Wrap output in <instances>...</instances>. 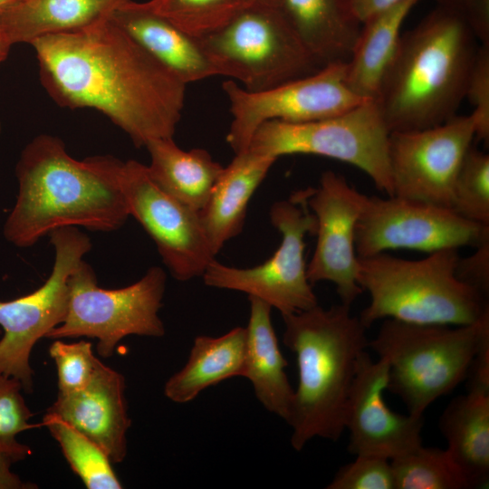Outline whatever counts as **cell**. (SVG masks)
Instances as JSON below:
<instances>
[{"instance_id": "cell-1", "label": "cell", "mask_w": 489, "mask_h": 489, "mask_svg": "<svg viewBox=\"0 0 489 489\" xmlns=\"http://www.w3.org/2000/svg\"><path fill=\"white\" fill-rule=\"evenodd\" d=\"M30 44L42 85L59 106L99 110L138 148L173 138L187 84L110 16Z\"/></svg>"}, {"instance_id": "cell-2", "label": "cell", "mask_w": 489, "mask_h": 489, "mask_svg": "<svg viewBox=\"0 0 489 489\" xmlns=\"http://www.w3.org/2000/svg\"><path fill=\"white\" fill-rule=\"evenodd\" d=\"M123 161L112 156L72 158L55 136H36L16 164L18 193L4 226L14 246L34 245L58 228L120 229L129 216L120 173Z\"/></svg>"}, {"instance_id": "cell-3", "label": "cell", "mask_w": 489, "mask_h": 489, "mask_svg": "<svg viewBox=\"0 0 489 489\" xmlns=\"http://www.w3.org/2000/svg\"><path fill=\"white\" fill-rule=\"evenodd\" d=\"M479 44L464 20L440 6L402 34L374 100L389 132L455 116Z\"/></svg>"}, {"instance_id": "cell-4", "label": "cell", "mask_w": 489, "mask_h": 489, "mask_svg": "<svg viewBox=\"0 0 489 489\" xmlns=\"http://www.w3.org/2000/svg\"><path fill=\"white\" fill-rule=\"evenodd\" d=\"M282 317L283 343L295 354L298 367L286 421L292 430L291 445L301 451L315 437L337 441L345 430V408L358 361L368 348L367 328L341 302Z\"/></svg>"}, {"instance_id": "cell-5", "label": "cell", "mask_w": 489, "mask_h": 489, "mask_svg": "<svg viewBox=\"0 0 489 489\" xmlns=\"http://www.w3.org/2000/svg\"><path fill=\"white\" fill-rule=\"evenodd\" d=\"M458 249L407 260L386 252L359 257L358 283L369 294L359 318L368 329L379 320L468 325L489 315L486 297L455 275Z\"/></svg>"}, {"instance_id": "cell-6", "label": "cell", "mask_w": 489, "mask_h": 489, "mask_svg": "<svg viewBox=\"0 0 489 489\" xmlns=\"http://www.w3.org/2000/svg\"><path fill=\"white\" fill-rule=\"evenodd\" d=\"M489 339V315L468 325L419 324L385 319L368 348L388 364L387 390L408 414L430 405L467 379L481 344Z\"/></svg>"}, {"instance_id": "cell-7", "label": "cell", "mask_w": 489, "mask_h": 489, "mask_svg": "<svg viewBox=\"0 0 489 489\" xmlns=\"http://www.w3.org/2000/svg\"><path fill=\"white\" fill-rule=\"evenodd\" d=\"M199 40L218 76L239 82L250 91H265L323 67L278 5L253 2Z\"/></svg>"}, {"instance_id": "cell-8", "label": "cell", "mask_w": 489, "mask_h": 489, "mask_svg": "<svg viewBox=\"0 0 489 489\" xmlns=\"http://www.w3.org/2000/svg\"><path fill=\"white\" fill-rule=\"evenodd\" d=\"M166 283L164 270L152 266L129 286L103 289L92 267L82 259L68 278L65 319L45 338H95L99 355L109 358L126 336L162 337L166 331L158 312Z\"/></svg>"}, {"instance_id": "cell-9", "label": "cell", "mask_w": 489, "mask_h": 489, "mask_svg": "<svg viewBox=\"0 0 489 489\" xmlns=\"http://www.w3.org/2000/svg\"><path fill=\"white\" fill-rule=\"evenodd\" d=\"M388 135L376 101L369 100L325 119L301 123L266 121L255 130L246 149L275 159L310 154L343 161L365 172L379 190L392 197Z\"/></svg>"}, {"instance_id": "cell-10", "label": "cell", "mask_w": 489, "mask_h": 489, "mask_svg": "<svg viewBox=\"0 0 489 489\" xmlns=\"http://www.w3.org/2000/svg\"><path fill=\"white\" fill-rule=\"evenodd\" d=\"M310 192L311 187L299 190L272 206L271 222L282 241L268 260L254 267L236 268L214 259L202 275L205 284L244 292L282 315L318 305L304 258L305 236L314 235L316 231V218L307 203Z\"/></svg>"}, {"instance_id": "cell-11", "label": "cell", "mask_w": 489, "mask_h": 489, "mask_svg": "<svg viewBox=\"0 0 489 489\" xmlns=\"http://www.w3.org/2000/svg\"><path fill=\"white\" fill-rule=\"evenodd\" d=\"M49 236L55 256L48 279L29 294L0 301V373L17 379L26 393L34 390L33 348L65 319L68 278L91 249L90 237L74 226L58 228Z\"/></svg>"}, {"instance_id": "cell-12", "label": "cell", "mask_w": 489, "mask_h": 489, "mask_svg": "<svg viewBox=\"0 0 489 489\" xmlns=\"http://www.w3.org/2000/svg\"><path fill=\"white\" fill-rule=\"evenodd\" d=\"M347 62L325 64L314 73L261 91H250L233 80L223 83L232 122L226 142L235 151L245 150L263 123L279 120L307 122L347 112L364 101L347 83Z\"/></svg>"}, {"instance_id": "cell-13", "label": "cell", "mask_w": 489, "mask_h": 489, "mask_svg": "<svg viewBox=\"0 0 489 489\" xmlns=\"http://www.w3.org/2000/svg\"><path fill=\"white\" fill-rule=\"evenodd\" d=\"M489 240V225L458 216L447 207L399 197H368L355 228L358 257L389 249L426 253L476 247Z\"/></svg>"}, {"instance_id": "cell-14", "label": "cell", "mask_w": 489, "mask_h": 489, "mask_svg": "<svg viewBox=\"0 0 489 489\" xmlns=\"http://www.w3.org/2000/svg\"><path fill=\"white\" fill-rule=\"evenodd\" d=\"M474 138L472 117L457 114L435 127L389 132L393 196L451 208L455 181Z\"/></svg>"}, {"instance_id": "cell-15", "label": "cell", "mask_w": 489, "mask_h": 489, "mask_svg": "<svg viewBox=\"0 0 489 489\" xmlns=\"http://www.w3.org/2000/svg\"><path fill=\"white\" fill-rule=\"evenodd\" d=\"M120 180L129 216L154 241L171 275L180 282L202 276L216 254L199 213L161 189L136 160L123 162Z\"/></svg>"}, {"instance_id": "cell-16", "label": "cell", "mask_w": 489, "mask_h": 489, "mask_svg": "<svg viewBox=\"0 0 489 489\" xmlns=\"http://www.w3.org/2000/svg\"><path fill=\"white\" fill-rule=\"evenodd\" d=\"M367 196L351 187L346 178L324 171L318 187H311L308 206L316 218V246L307 265L311 284L330 282L341 303L351 305L362 293L358 283L359 257L355 228Z\"/></svg>"}, {"instance_id": "cell-17", "label": "cell", "mask_w": 489, "mask_h": 489, "mask_svg": "<svg viewBox=\"0 0 489 489\" xmlns=\"http://www.w3.org/2000/svg\"><path fill=\"white\" fill-rule=\"evenodd\" d=\"M388 364L364 350L359 359L344 413L350 434L348 450L354 455L392 460L422 445L424 417L398 414L387 405L384 392Z\"/></svg>"}, {"instance_id": "cell-18", "label": "cell", "mask_w": 489, "mask_h": 489, "mask_svg": "<svg viewBox=\"0 0 489 489\" xmlns=\"http://www.w3.org/2000/svg\"><path fill=\"white\" fill-rule=\"evenodd\" d=\"M125 378L100 360L90 383L82 390L59 394L46 410L95 442L112 464L127 456L131 425L125 397Z\"/></svg>"}, {"instance_id": "cell-19", "label": "cell", "mask_w": 489, "mask_h": 489, "mask_svg": "<svg viewBox=\"0 0 489 489\" xmlns=\"http://www.w3.org/2000/svg\"><path fill=\"white\" fill-rule=\"evenodd\" d=\"M110 18L185 84L218 76L199 38L153 11L147 2L129 0Z\"/></svg>"}, {"instance_id": "cell-20", "label": "cell", "mask_w": 489, "mask_h": 489, "mask_svg": "<svg viewBox=\"0 0 489 489\" xmlns=\"http://www.w3.org/2000/svg\"><path fill=\"white\" fill-rule=\"evenodd\" d=\"M275 161L272 157L245 149L236 153L224 168L206 205L198 212L216 255L243 230L249 201Z\"/></svg>"}, {"instance_id": "cell-21", "label": "cell", "mask_w": 489, "mask_h": 489, "mask_svg": "<svg viewBox=\"0 0 489 489\" xmlns=\"http://www.w3.org/2000/svg\"><path fill=\"white\" fill-rule=\"evenodd\" d=\"M249 320L244 378L252 384L257 400L269 412L287 421L293 399L292 388L285 371L288 363L278 344L271 320L272 307L265 302L248 297Z\"/></svg>"}, {"instance_id": "cell-22", "label": "cell", "mask_w": 489, "mask_h": 489, "mask_svg": "<svg viewBox=\"0 0 489 489\" xmlns=\"http://www.w3.org/2000/svg\"><path fill=\"white\" fill-rule=\"evenodd\" d=\"M278 6L321 65L348 62L362 24L349 0H279Z\"/></svg>"}, {"instance_id": "cell-23", "label": "cell", "mask_w": 489, "mask_h": 489, "mask_svg": "<svg viewBox=\"0 0 489 489\" xmlns=\"http://www.w3.org/2000/svg\"><path fill=\"white\" fill-rule=\"evenodd\" d=\"M446 449L464 472L470 489L489 481V389L468 388L454 398L439 418Z\"/></svg>"}, {"instance_id": "cell-24", "label": "cell", "mask_w": 489, "mask_h": 489, "mask_svg": "<svg viewBox=\"0 0 489 489\" xmlns=\"http://www.w3.org/2000/svg\"><path fill=\"white\" fill-rule=\"evenodd\" d=\"M129 0H16L0 14V28L13 43L80 30L110 15Z\"/></svg>"}, {"instance_id": "cell-25", "label": "cell", "mask_w": 489, "mask_h": 489, "mask_svg": "<svg viewBox=\"0 0 489 489\" xmlns=\"http://www.w3.org/2000/svg\"><path fill=\"white\" fill-rule=\"evenodd\" d=\"M245 350L244 327H235L219 337H196L186 364L166 381L164 395L184 404L211 386L244 377Z\"/></svg>"}, {"instance_id": "cell-26", "label": "cell", "mask_w": 489, "mask_h": 489, "mask_svg": "<svg viewBox=\"0 0 489 489\" xmlns=\"http://www.w3.org/2000/svg\"><path fill=\"white\" fill-rule=\"evenodd\" d=\"M145 147L150 156L148 169L156 184L199 212L225 167L204 149H180L173 138L153 139Z\"/></svg>"}, {"instance_id": "cell-27", "label": "cell", "mask_w": 489, "mask_h": 489, "mask_svg": "<svg viewBox=\"0 0 489 489\" xmlns=\"http://www.w3.org/2000/svg\"><path fill=\"white\" fill-rule=\"evenodd\" d=\"M419 0H403L362 23L347 62V83L364 100H375L400 39L402 24Z\"/></svg>"}, {"instance_id": "cell-28", "label": "cell", "mask_w": 489, "mask_h": 489, "mask_svg": "<svg viewBox=\"0 0 489 489\" xmlns=\"http://www.w3.org/2000/svg\"><path fill=\"white\" fill-rule=\"evenodd\" d=\"M43 427L59 444L72 470L88 489H120L112 462L95 442L62 418L45 413Z\"/></svg>"}, {"instance_id": "cell-29", "label": "cell", "mask_w": 489, "mask_h": 489, "mask_svg": "<svg viewBox=\"0 0 489 489\" xmlns=\"http://www.w3.org/2000/svg\"><path fill=\"white\" fill-rule=\"evenodd\" d=\"M395 489H470L448 450L423 445L390 460Z\"/></svg>"}, {"instance_id": "cell-30", "label": "cell", "mask_w": 489, "mask_h": 489, "mask_svg": "<svg viewBox=\"0 0 489 489\" xmlns=\"http://www.w3.org/2000/svg\"><path fill=\"white\" fill-rule=\"evenodd\" d=\"M254 0H149L148 5L186 33L202 38L226 24Z\"/></svg>"}, {"instance_id": "cell-31", "label": "cell", "mask_w": 489, "mask_h": 489, "mask_svg": "<svg viewBox=\"0 0 489 489\" xmlns=\"http://www.w3.org/2000/svg\"><path fill=\"white\" fill-rule=\"evenodd\" d=\"M451 209L466 220L489 225V156L472 146L455 181Z\"/></svg>"}, {"instance_id": "cell-32", "label": "cell", "mask_w": 489, "mask_h": 489, "mask_svg": "<svg viewBox=\"0 0 489 489\" xmlns=\"http://www.w3.org/2000/svg\"><path fill=\"white\" fill-rule=\"evenodd\" d=\"M22 383L15 378L0 373V453L17 463L32 454L27 445L16 436L23 431L43 427L31 424L34 416L22 394Z\"/></svg>"}, {"instance_id": "cell-33", "label": "cell", "mask_w": 489, "mask_h": 489, "mask_svg": "<svg viewBox=\"0 0 489 489\" xmlns=\"http://www.w3.org/2000/svg\"><path fill=\"white\" fill-rule=\"evenodd\" d=\"M49 354L57 369L59 394H70L84 388L91 380L99 359L90 341L67 343L54 340Z\"/></svg>"}, {"instance_id": "cell-34", "label": "cell", "mask_w": 489, "mask_h": 489, "mask_svg": "<svg viewBox=\"0 0 489 489\" xmlns=\"http://www.w3.org/2000/svg\"><path fill=\"white\" fill-rule=\"evenodd\" d=\"M335 474L327 489H395L389 459L374 455H355Z\"/></svg>"}, {"instance_id": "cell-35", "label": "cell", "mask_w": 489, "mask_h": 489, "mask_svg": "<svg viewBox=\"0 0 489 489\" xmlns=\"http://www.w3.org/2000/svg\"><path fill=\"white\" fill-rule=\"evenodd\" d=\"M473 106L470 116L475 126V137L489 142V44L480 43L465 86V99Z\"/></svg>"}, {"instance_id": "cell-36", "label": "cell", "mask_w": 489, "mask_h": 489, "mask_svg": "<svg viewBox=\"0 0 489 489\" xmlns=\"http://www.w3.org/2000/svg\"><path fill=\"white\" fill-rule=\"evenodd\" d=\"M437 6L458 15L479 43L489 44V0H436Z\"/></svg>"}, {"instance_id": "cell-37", "label": "cell", "mask_w": 489, "mask_h": 489, "mask_svg": "<svg viewBox=\"0 0 489 489\" xmlns=\"http://www.w3.org/2000/svg\"><path fill=\"white\" fill-rule=\"evenodd\" d=\"M469 256L458 258L456 277L465 284L487 297L489 292V240L475 247Z\"/></svg>"}, {"instance_id": "cell-38", "label": "cell", "mask_w": 489, "mask_h": 489, "mask_svg": "<svg viewBox=\"0 0 489 489\" xmlns=\"http://www.w3.org/2000/svg\"><path fill=\"white\" fill-rule=\"evenodd\" d=\"M466 379L468 388L489 389V339L479 347Z\"/></svg>"}, {"instance_id": "cell-39", "label": "cell", "mask_w": 489, "mask_h": 489, "mask_svg": "<svg viewBox=\"0 0 489 489\" xmlns=\"http://www.w3.org/2000/svg\"><path fill=\"white\" fill-rule=\"evenodd\" d=\"M15 464L8 455L0 453V489H34L36 484L24 482L13 472L12 465Z\"/></svg>"}, {"instance_id": "cell-40", "label": "cell", "mask_w": 489, "mask_h": 489, "mask_svg": "<svg viewBox=\"0 0 489 489\" xmlns=\"http://www.w3.org/2000/svg\"><path fill=\"white\" fill-rule=\"evenodd\" d=\"M356 17L362 24L376 14L403 0H349Z\"/></svg>"}, {"instance_id": "cell-41", "label": "cell", "mask_w": 489, "mask_h": 489, "mask_svg": "<svg viewBox=\"0 0 489 489\" xmlns=\"http://www.w3.org/2000/svg\"><path fill=\"white\" fill-rule=\"evenodd\" d=\"M12 45L13 43L0 28V62L6 59Z\"/></svg>"}, {"instance_id": "cell-42", "label": "cell", "mask_w": 489, "mask_h": 489, "mask_svg": "<svg viewBox=\"0 0 489 489\" xmlns=\"http://www.w3.org/2000/svg\"><path fill=\"white\" fill-rule=\"evenodd\" d=\"M16 0H0V14Z\"/></svg>"}, {"instance_id": "cell-43", "label": "cell", "mask_w": 489, "mask_h": 489, "mask_svg": "<svg viewBox=\"0 0 489 489\" xmlns=\"http://www.w3.org/2000/svg\"><path fill=\"white\" fill-rule=\"evenodd\" d=\"M254 2L263 3V4H268V5H278L279 0H254Z\"/></svg>"}, {"instance_id": "cell-44", "label": "cell", "mask_w": 489, "mask_h": 489, "mask_svg": "<svg viewBox=\"0 0 489 489\" xmlns=\"http://www.w3.org/2000/svg\"><path fill=\"white\" fill-rule=\"evenodd\" d=\"M1 129H2V128H1V123H0V133H1Z\"/></svg>"}]
</instances>
